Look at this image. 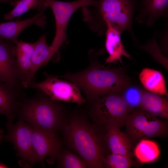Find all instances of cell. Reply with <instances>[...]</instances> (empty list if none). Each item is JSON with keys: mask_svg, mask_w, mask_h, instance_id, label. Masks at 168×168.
I'll use <instances>...</instances> for the list:
<instances>
[{"mask_svg": "<svg viewBox=\"0 0 168 168\" xmlns=\"http://www.w3.org/2000/svg\"><path fill=\"white\" fill-rule=\"evenodd\" d=\"M104 53L103 49H91L88 56L89 65L86 69L76 73L55 75L82 89L90 102L109 93H119L131 81V79L127 73L126 67L109 68L101 64L97 58Z\"/></svg>", "mask_w": 168, "mask_h": 168, "instance_id": "cell-1", "label": "cell"}, {"mask_svg": "<svg viewBox=\"0 0 168 168\" xmlns=\"http://www.w3.org/2000/svg\"><path fill=\"white\" fill-rule=\"evenodd\" d=\"M61 129L67 145L79 155L88 167L104 168L103 159L110 153L104 128L75 115L66 120Z\"/></svg>", "mask_w": 168, "mask_h": 168, "instance_id": "cell-2", "label": "cell"}, {"mask_svg": "<svg viewBox=\"0 0 168 168\" xmlns=\"http://www.w3.org/2000/svg\"><path fill=\"white\" fill-rule=\"evenodd\" d=\"M95 6L82 8L84 21L89 28L100 36L104 35L106 30V23L121 33L128 31L135 42L138 41L132 28V19L138 10L137 0H98Z\"/></svg>", "mask_w": 168, "mask_h": 168, "instance_id": "cell-3", "label": "cell"}, {"mask_svg": "<svg viewBox=\"0 0 168 168\" xmlns=\"http://www.w3.org/2000/svg\"><path fill=\"white\" fill-rule=\"evenodd\" d=\"M38 90L31 98L21 99L17 114L32 127L50 132L61 129L66 119L59 101L51 99Z\"/></svg>", "mask_w": 168, "mask_h": 168, "instance_id": "cell-4", "label": "cell"}, {"mask_svg": "<svg viewBox=\"0 0 168 168\" xmlns=\"http://www.w3.org/2000/svg\"><path fill=\"white\" fill-rule=\"evenodd\" d=\"M91 102L92 117L97 125L103 128L112 125L120 128L131 112L119 93H109Z\"/></svg>", "mask_w": 168, "mask_h": 168, "instance_id": "cell-5", "label": "cell"}, {"mask_svg": "<svg viewBox=\"0 0 168 168\" xmlns=\"http://www.w3.org/2000/svg\"><path fill=\"white\" fill-rule=\"evenodd\" d=\"M124 133L132 145L150 137H166L168 133L167 120H162L139 108L133 110L128 116Z\"/></svg>", "mask_w": 168, "mask_h": 168, "instance_id": "cell-6", "label": "cell"}, {"mask_svg": "<svg viewBox=\"0 0 168 168\" xmlns=\"http://www.w3.org/2000/svg\"><path fill=\"white\" fill-rule=\"evenodd\" d=\"M53 13L56 22V32L50 46L55 54H59L60 48L66 41L67 30L69 20L74 12L85 7L95 6V0H77L64 2L56 0H45Z\"/></svg>", "mask_w": 168, "mask_h": 168, "instance_id": "cell-7", "label": "cell"}, {"mask_svg": "<svg viewBox=\"0 0 168 168\" xmlns=\"http://www.w3.org/2000/svg\"><path fill=\"white\" fill-rule=\"evenodd\" d=\"M45 79L40 82L33 81L28 88L39 90L52 100L81 105L85 102L80 92V89L69 81L64 80L45 72L42 73Z\"/></svg>", "mask_w": 168, "mask_h": 168, "instance_id": "cell-8", "label": "cell"}, {"mask_svg": "<svg viewBox=\"0 0 168 168\" xmlns=\"http://www.w3.org/2000/svg\"><path fill=\"white\" fill-rule=\"evenodd\" d=\"M20 119L15 124L11 122L7 123L8 133L6 139L13 144L22 161L33 165L35 161L32 142V128L22 119Z\"/></svg>", "mask_w": 168, "mask_h": 168, "instance_id": "cell-9", "label": "cell"}, {"mask_svg": "<svg viewBox=\"0 0 168 168\" xmlns=\"http://www.w3.org/2000/svg\"><path fill=\"white\" fill-rule=\"evenodd\" d=\"M12 42L0 39V81L22 92L17 68L16 46Z\"/></svg>", "mask_w": 168, "mask_h": 168, "instance_id": "cell-10", "label": "cell"}, {"mask_svg": "<svg viewBox=\"0 0 168 168\" xmlns=\"http://www.w3.org/2000/svg\"><path fill=\"white\" fill-rule=\"evenodd\" d=\"M32 128V142L35 162L43 165L44 160L48 157L57 159L62 149V145L56 132Z\"/></svg>", "mask_w": 168, "mask_h": 168, "instance_id": "cell-11", "label": "cell"}, {"mask_svg": "<svg viewBox=\"0 0 168 168\" xmlns=\"http://www.w3.org/2000/svg\"><path fill=\"white\" fill-rule=\"evenodd\" d=\"M47 23L43 12H38L34 16L23 20L0 23V39L12 42L15 45L20 34L25 28L33 25L44 29Z\"/></svg>", "mask_w": 168, "mask_h": 168, "instance_id": "cell-12", "label": "cell"}, {"mask_svg": "<svg viewBox=\"0 0 168 168\" xmlns=\"http://www.w3.org/2000/svg\"><path fill=\"white\" fill-rule=\"evenodd\" d=\"M135 21L150 27L158 18L168 16V0H141Z\"/></svg>", "mask_w": 168, "mask_h": 168, "instance_id": "cell-13", "label": "cell"}, {"mask_svg": "<svg viewBox=\"0 0 168 168\" xmlns=\"http://www.w3.org/2000/svg\"><path fill=\"white\" fill-rule=\"evenodd\" d=\"M106 26L105 47L109 56L106 59L105 64H110L119 61L124 66L122 60L123 56L130 60L132 58L123 44L121 33L108 23H106Z\"/></svg>", "mask_w": 168, "mask_h": 168, "instance_id": "cell-14", "label": "cell"}, {"mask_svg": "<svg viewBox=\"0 0 168 168\" xmlns=\"http://www.w3.org/2000/svg\"><path fill=\"white\" fill-rule=\"evenodd\" d=\"M23 94V92L0 81V114L5 115L10 122L18 114Z\"/></svg>", "mask_w": 168, "mask_h": 168, "instance_id": "cell-15", "label": "cell"}, {"mask_svg": "<svg viewBox=\"0 0 168 168\" xmlns=\"http://www.w3.org/2000/svg\"><path fill=\"white\" fill-rule=\"evenodd\" d=\"M16 59L19 75L23 87L28 88L34 49L33 43L18 41L16 44Z\"/></svg>", "mask_w": 168, "mask_h": 168, "instance_id": "cell-16", "label": "cell"}, {"mask_svg": "<svg viewBox=\"0 0 168 168\" xmlns=\"http://www.w3.org/2000/svg\"><path fill=\"white\" fill-rule=\"evenodd\" d=\"M104 128L106 144L110 153L120 154L132 158V146L124 133L121 131L120 128L112 125Z\"/></svg>", "mask_w": 168, "mask_h": 168, "instance_id": "cell-17", "label": "cell"}, {"mask_svg": "<svg viewBox=\"0 0 168 168\" xmlns=\"http://www.w3.org/2000/svg\"><path fill=\"white\" fill-rule=\"evenodd\" d=\"M144 89L139 109L152 115L168 119V100L166 96Z\"/></svg>", "mask_w": 168, "mask_h": 168, "instance_id": "cell-18", "label": "cell"}, {"mask_svg": "<svg viewBox=\"0 0 168 168\" xmlns=\"http://www.w3.org/2000/svg\"><path fill=\"white\" fill-rule=\"evenodd\" d=\"M46 37L47 34H44L33 43L34 49L29 76L30 84L34 81L35 75L40 68L46 65L55 55L50 46L47 44Z\"/></svg>", "mask_w": 168, "mask_h": 168, "instance_id": "cell-19", "label": "cell"}, {"mask_svg": "<svg viewBox=\"0 0 168 168\" xmlns=\"http://www.w3.org/2000/svg\"><path fill=\"white\" fill-rule=\"evenodd\" d=\"M139 79L146 90L168 97L165 80L160 72L149 68H144L139 74Z\"/></svg>", "mask_w": 168, "mask_h": 168, "instance_id": "cell-20", "label": "cell"}, {"mask_svg": "<svg viewBox=\"0 0 168 168\" xmlns=\"http://www.w3.org/2000/svg\"><path fill=\"white\" fill-rule=\"evenodd\" d=\"M134 153L140 162L147 163L156 160L159 157L160 152L156 142L144 139L141 140L137 144Z\"/></svg>", "mask_w": 168, "mask_h": 168, "instance_id": "cell-21", "label": "cell"}, {"mask_svg": "<svg viewBox=\"0 0 168 168\" xmlns=\"http://www.w3.org/2000/svg\"><path fill=\"white\" fill-rule=\"evenodd\" d=\"M48 7L45 0H19L12 10L4 15V17L5 20H11L30 9L44 12Z\"/></svg>", "mask_w": 168, "mask_h": 168, "instance_id": "cell-22", "label": "cell"}, {"mask_svg": "<svg viewBox=\"0 0 168 168\" xmlns=\"http://www.w3.org/2000/svg\"><path fill=\"white\" fill-rule=\"evenodd\" d=\"M144 89L131 81L119 93L131 112L135 109L139 108Z\"/></svg>", "mask_w": 168, "mask_h": 168, "instance_id": "cell-23", "label": "cell"}, {"mask_svg": "<svg viewBox=\"0 0 168 168\" xmlns=\"http://www.w3.org/2000/svg\"><path fill=\"white\" fill-rule=\"evenodd\" d=\"M58 166L64 168H87L85 162L80 157L68 150H61L57 158Z\"/></svg>", "mask_w": 168, "mask_h": 168, "instance_id": "cell-24", "label": "cell"}, {"mask_svg": "<svg viewBox=\"0 0 168 168\" xmlns=\"http://www.w3.org/2000/svg\"><path fill=\"white\" fill-rule=\"evenodd\" d=\"M103 162L104 167L106 168H129L135 164L132 158L111 153L105 157Z\"/></svg>", "mask_w": 168, "mask_h": 168, "instance_id": "cell-25", "label": "cell"}, {"mask_svg": "<svg viewBox=\"0 0 168 168\" xmlns=\"http://www.w3.org/2000/svg\"><path fill=\"white\" fill-rule=\"evenodd\" d=\"M19 0H0L1 2H7L11 6H15Z\"/></svg>", "mask_w": 168, "mask_h": 168, "instance_id": "cell-26", "label": "cell"}, {"mask_svg": "<svg viewBox=\"0 0 168 168\" xmlns=\"http://www.w3.org/2000/svg\"><path fill=\"white\" fill-rule=\"evenodd\" d=\"M7 166L3 164L0 163V168H7Z\"/></svg>", "mask_w": 168, "mask_h": 168, "instance_id": "cell-27", "label": "cell"}, {"mask_svg": "<svg viewBox=\"0 0 168 168\" xmlns=\"http://www.w3.org/2000/svg\"><path fill=\"white\" fill-rule=\"evenodd\" d=\"M2 133L0 131V141L2 138Z\"/></svg>", "mask_w": 168, "mask_h": 168, "instance_id": "cell-28", "label": "cell"}]
</instances>
